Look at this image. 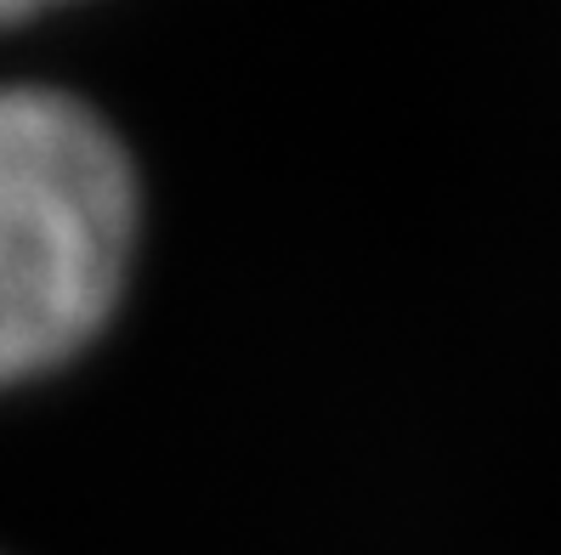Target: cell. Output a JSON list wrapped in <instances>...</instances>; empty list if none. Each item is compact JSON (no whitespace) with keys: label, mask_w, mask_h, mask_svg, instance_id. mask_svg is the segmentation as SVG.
<instances>
[{"label":"cell","mask_w":561,"mask_h":555,"mask_svg":"<svg viewBox=\"0 0 561 555\" xmlns=\"http://www.w3.org/2000/svg\"><path fill=\"white\" fill-rule=\"evenodd\" d=\"M137 250V171L80 96L0 85V385L103 329Z\"/></svg>","instance_id":"6da1fadb"},{"label":"cell","mask_w":561,"mask_h":555,"mask_svg":"<svg viewBox=\"0 0 561 555\" xmlns=\"http://www.w3.org/2000/svg\"><path fill=\"white\" fill-rule=\"evenodd\" d=\"M46 7H62V0H0V23H18V18H35Z\"/></svg>","instance_id":"7a4b0ae2"}]
</instances>
